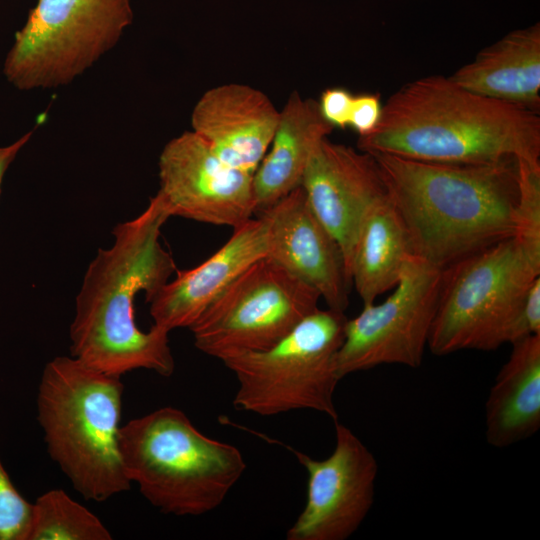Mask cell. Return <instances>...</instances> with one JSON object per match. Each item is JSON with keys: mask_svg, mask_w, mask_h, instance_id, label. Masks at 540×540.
Segmentation results:
<instances>
[{"mask_svg": "<svg viewBox=\"0 0 540 540\" xmlns=\"http://www.w3.org/2000/svg\"><path fill=\"white\" fill-rule=\"evenodd\" d=\"M449 79L472 93L537 112L540 103V23L506 34Z\"/></svg>", "mask_w": 540, "mask_h": 540, "instance_id": "obj_18", "label": "cell"}, {"mask_svg": "<svg viewBox=\"0 0 540 540\" xmlns=\"http://www.w3.org/2000/svg\"><path fill=\"white\" fill-rule=\"evenodd\" d=\"M413 255L405 226L387 195L366 215L351 258V283L363 304L393 289Z\"/></svg>", "mask_w": 540, "mask_h": 540, "instance_id": "obj_20", "label": "cell"}, {"mask_svg": "<svg viewBox=\"0 0 540 540\" xmlns=\"http://www.w3.org/2000/svg\"><path fill=\"white\" fill-rule=\"evenodd\" d=\"M119 448L129 481L154 507L177 516L219 507L246 469L236 446L204 435L174 407L121 426Z\"/></svg>", "mask_w": 540, "mask_h": 540, "instance_id": "obj_5", "label": "cell"}, {"mask_svg": "<svg viewBox=\"0 0 540 540\" xmlns=\"http://www.w3.org/2000/svg\"><path fill=\"white\" fill-rule=\"evenodd\" d=\"M353 95L343 88L326 89L318 101L324 119L334 128H345L349 124V117L353 102Z\"/></svg>", "mask_w": 540, "mask_h": 540, "instance_id": "obj_25", "label": "cell"}, {"mask_svg": "<svg viewBox=\"0 0 540 540\" xmlns=\"http://www.w3.org/2000/svg\"><path fill=\"white\" fill-rule=\"evenodd\" d=\"M319 293L268 257L241 273L189 328L201 352L264 351L318 309Z\"/></svg>", "mask_w": 540, "mask_h": 540, "instance_id": "obj_9", "label": "cell"}, {"mask_svg": "<svg viewBox=\"0 0 540 540\" xmlns=\"http://www.w3.org/2000/svg\"><path fill=\"white\" fill-rule=\"evenodd\" d=\"M443 270L413 255L394 291L382 303L363 304L347 319L337 354L340 379L383 364L418 368L435 317Z\"/></svg>", "mask_w": 540, "mask_h": 540, "instance_id": "obj_10", "label": "cell"}, {"mask_svg": "<svg viewBox=\"0 0 540 540\" xmlns=\"http://www.w3.org/2000/svg\"><path fill=\"white\" fill-rule=\"evenodd\" d=\"M169 218L156 193L142 213L114 227L112 246L98 249L90 262L70 326L71 355L87 366L117 377L137 369L173 374L169 332L155 325L140 330L134 309L138 293L149 303L176 271L160 243Z\"/></svg>", "mask_w": 540, "mask_h": 540, "instance_id": "obj_1", "label": "cell"}, {"mask_svg": "<svg viewBox=\"0 0 540 540\" xmlns=\"http://www.w3.org/2000/svg\"><path fill=\"white\" fill-rule=\"evenodd\" d=\"M101 520L65 491L52 489L32 503L26 540H110Z\"/></svg>", "mask_w": 540, "mask_h": 540, "instance_id": "obj_21", "label": "cell"}, {"mask_svg": "<svg viewBox=\"0 0 540 540\" xmlns=\"http://www.w3.org/2000/svg\"><path fill=\"white\" fill-rule=\"evenodd\" d=\"M32 512L0 459V540H26Z\"/></svg>", "mask_w": 540, "mask_h": 540, "instance_id": "obj_23", "label": "cell"}, {"mask_svg": "<svg viewBox=\"0 0 540 540\" xmlns=\"http://www.w3.org/2000/svg\"><path fill=\"white\" fill-rule=\"evenodd\" d=\"M123 392L120 377L73 356L55 357L41 375L37 419L47 451L88 500L105 501L131 485L119 448Z\"/></svg>", "mask_w": 540, "mask_h": 540, "instance_id": "obj_4", "label": "cell"}, {"mask_svg": "<svg viewBox=\"0 0 540 540\" xmlns=\"http://www.w3.org/2000/svg\"><path fill=\"white\" fill-rule=\"evenodd\" d=\"M518 200L513 238L540 267V160L516 159Z\"/></svg>", "mask_w": 540, "mask_h": 540, "instance_id": "obj_22", "label": "cell"}, {"mask_svg": "<svg viewBox=\"0 0 540 540\" xmlns=\"http://www.w3.org/2000/svg\"><path fill=\"white\" fill-rule=\"evenodd\" d=\"M370 154L414 255L429 264L445 269L514 236L516 159L466 164Z\"/></svg>", "mask_w": 540, "mask_h": 540, "instance_id": "obj_2", "label": "cell"}, {"mask_svg": "<svg viewBox=\"0 0 540 540\" xmlns=\"http://www.w3.org/2000/svg\"><path fill=\"white\" fill-rule=\"evenodd\" d=\"M158 167L170 217L234 229L255 215L253 174L222 161L193 131L165 145Z\"/></svg>", "mask_w": 540, "mask_h": 540, "instance_id": "obj_12", "label": "cell"}, {"mask_svg": "<svg viewBox=\"0 0 540 540\" xmlns=\"http://www.w3.org/2000/svg\"><path fill=\"white\" fill-rule=\"evenodd\" d=\"M32 134L33 132L30 131L24 134L14 143L5 147H0V192H1V184H2L3 177L5 175L6 170L8 169L12 161L15 159L18 152L29 141Z\"/></svg>", "mask_w": 540, "mask_h": 540, "instance_id": "obj_27", "label": "cell"}, {"mask_svg": "<svg viewBox=\"0 0 540 540\" xmlns=\"http://www.w3.org/2000/svg\"><path fill=\"white\" fill-rule=\"evenodd\" d=\"M301 187L315 215L340 245L350 279L360 227L373 206L387 196L374 157L325 138L312 154Z\"/></svg>", "mask_w": 540, "mask_h": 540, "instance_id": "obj_13", "label": "cell"}, {"mask_svg": "<svg viewBox=\"0 0 540 540\" xmlns=\"http://www.w3.org/2000/svg\"><path fill=\"white\" fill-rule=\"evenodd\" d=\"M279 114L262 91L246 84H222L196 103L192 131L222 161L253 174L269 149Z\"/></svg>", "mask_w": 540, "mask_h": 540, "instance_id": "obj_16", "label": "cell"}, {"mask_svg": "<svg viewBox=\"0 0 540 540\" xmlns=\"http://www.w3.org/2000/svg\"><path fill=\"white\" fill-rule=\"evenodd\" d=\"M357 147L443 163L540 160V117L472 93L449 77L427 76L387 99L378 124L358 137Z\"/></svg>", "mask_w": 540, "mask_h": 540, "instance_id": "obj_3", "label": "cell"}, {"mask_svg": "<svg viewBox=\"0 0 540 540\" xmlns=\"http://www.w3.org/2000/svg\"><path fill=\"white\" fill-rule=\"evenodd\" d=\"M333 129L318 101L291 93L280 110L269 149L253 173L256 215L301 186L312 154Z\"/></svg>", "mask_w": 540, "mask_h": 540, "instance_id": "obj_17", "label": "cell"}, {"mask_svg": "<svg viewBox=\"0 0 540 540\" xmlns=\"http://www.w3.org/2000/svg\"><path fill=\"white\" fill-rule=\"evenodd\" d=\"M257 216L267 224V257L313 287L329 309L344 312L352 283L343 252L313 212L303 188Z\"/></svg>", "mask_w": 540, "mask_h": 540, "instance_id": "obj_14", "label": "cell"}, {"mask_svg": "<svg viewBox=\"0 0 540 540\" xmlns=\"http://www.w3.org/2000/svg\"><path fill=\"white\" fill-rule=\"evenodd\" d=\"M511 345L485 404L486 441L496 448L523 441L540 427V335Z\"/></svg>", "mask_w": 540, "mask_h": 540, "instance_id": "obj_19", "label": "cell"}, {"mask_svg": "<svg viewBox=\"0 0 540 540\" xmlns=\"http://www.w3.org/2000/svg\"><path fill=\"white\" fill-rule=\"evenodd\" d=\"M382 105L378 94H360L353 97L349 124L359 136L372 131L378 124Z\"/></svg>", "mask_w": 540, "mask_h": 540, "instance_id": "obj_26", "label": "cell"}, {"mask_svg": "<svg viewBox=\"0 0 540 540\" xmlns=\"http://www.w3.org/2000/svg\"><path fill=\"white\" fill-rule=\"evenodd\" d=\"M531 335H540V276L532 281L525 293L512 343Z\"/></svg>", "mask_w": 540, "mask_h": 540, "instance_id": "obj_24", "label": "cell"}, {"mask_svg": "<svg viewBox=\"0 0 540 540\" xmlns=\"http://www.w3.org/2000/svg\"><path fill=\"white\" fill-rule=\"evenodd\" d=\"M268 229L262 216L234 228L228 241L195 268L176 271L149 302L155 326L168 332L190 328L207 307L249 266L267 257Z\"/></svg>", "mask_w": 540, "mask_h": 540, "instance_id": "obj_15", "label": "cell"}, {"mask_svg": "<svg viewBox=\"0 0 540 540\" xmlns=\"http://www.w3.org/2000/svg\"><path fill=\"white\" fill-rule=\"evenodd\" d=\"M132 21L131 0H38L15 35L4 74L20 90L68 84Z\"/></svg>", "mask_w": 540, "mask_h": 540, "instance_id": "obj_8", "label": "cell"}, {"mask_svg": "<svg viewBox=\"0 0 540 540\" xmlns=\"http://www.w3.org/2000/svg\"><path fill=\"white\" fill-rule=\"evenodd\" d=\"M346 321L344 312L318 308L271 348L221 360L237 379L234 407L261 416L309 409L337 421V354Z\"/></svg>", "mask_w": 540, "mask_h": 540, "instance_id": "obj_7", "label": "cell"}, {"mask_svg": "<svg viewBox=\"0 0 540 540\" xmlns=\"http://www.w3.org/2000/svg\"><path fill=\"white\" fill-rule=\"evenodd\" d=\"M540 276L511 237L443 270L428 348L437 356L512 343L525 293Z\"/></svg>", "mask_w": 540, "mask_h": 540, "instance_id": "obj_6", "label": "cell"}, {"mask_svg": "<svg viewBox=\"0 0 540 540\" xmlns=\"http://www.w3.org/2000/svg\"><path fill=\"white\" fill-rule=\"evenodd\" d=\"M335 447L324 460L288 449L308 474L306 504L287 540H346L374 503L378 463L362 440L338 420Z\"/></svg>", "mask_w": 540, "mask_h": 540, "instance_id": "obj_11", "label": "cell"}]
</instances>
